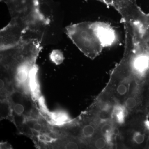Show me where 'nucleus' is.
I'll return each mask as SVG.
<instances>
[{
    "mask_svg": "<svg viewBox=\"0 0 149 149\" xmlns=\"http://www.w3.org/2000/svg\"><path fill=\"white\" fill-rule=\"evenodd\" d=\"M65 33L85 56L94 59L104 49L92 22L70 24L65 28Z\"/></svg>",
    "mask_w": 149,
    "mask_h": 149,
    "instance_id": "nucleus-1",
    "label": "nucleus"
},
{
    "mask_svg": "<svg viewBox=\"0 0 149 149\" xmlns=\"http://www.w3.org/2000/svg\"><path fill=\"white\" fill-rule=\"evenodd\" d=\"M109 6L114 8L116 11L124 5L129 0H97Z\"/></svg>",
    "mask_w": 149,
    "mask_h": 149,
    "instance_id": "nucleus-6",
    "label": "nucleus"
},
{
    "mask_svg": "<svg viewBox=\"0 0 149 149\" xmlns=\"http://www.w3.org/2000/svg\"><path fill=\"white\" fill-rule=\"evenodd\" d=\"M7 119L15 123L14 116L8 98L1 99V120Z\"/></svg>",
    "mask_w": 149,
    "mask_h": 149,
    "instance_id": "nucleus-4",
    "label": "nucleus"
},
{
    "mask_svg": "<svg viewBox=\"0 0 149 149\" xmlns=\"http://www.w3.org/2000/svg\"><path fill=\"white\" fill-rule=\"evenodd\" d=\"M94 28L104 48L111 47L118 44V33L114 27L103 21L93 22Z\"/></svg>",
    "mask_w": 149,
    "mask_h": 149,
    "instance_id": "nucleus-3",
    "label": "nucleus"
},
{
    "mask_svg": "<svg viewBox=\"0 0 149 149\" xmlns=\"http://www.w3.org/2000/svg\"><path fill=\"white\" fill-rule=\"evenodd\" d=\"M1 149H12V147L10 144L7 142H1L0 145Z\"/></svg>",
    "mask_w": 149,
    "mask_h": 149,
    "instance_id": "nucleus-8",
    "label": "nucleus"
},
{
    "mask_svg": "<svg viewBox=\"0 0 149 149\" xmlns=\"http://www.w3.org/2000/svg\"><path fill=\"white\" fill-rule=\"evenodd\" d=\"M148 128L149 130V123L148 124ZM147 148H149V136H148V143H147Z\"/></svg>",
    "mask_w": 149,
    "mask_h": 149,
    "instance_id": "nucleus-9",
    "label": "nucleus"
},
{
    "mask_svg": "<svg viewBox=\"0 0 149 149\" xmlns=\"http://www.w3.org/2000/svg\"><path fill=\"white\" fill-rule=\"evenodd\" d=\"M27 27V23L21 19L11 18L9 24L1 30V50L12 47L22 42Z\"/></svg>",
    "mask_w": 149,
    "mask_h": 149,
    "instance_id": "nucleus-2",
    "label": "nucleus"
},
{
    "mask_svg": "<svg viewBox=\"0 0 149 149\" xmlns=\"http://www.w3.org/2000/svg\"><path fill=\"white\" fill-rule=\"evenodd\" d=\"M90 148L98 149L109 148L106 139L102 135L98 136L93 141Z\"/></svg>",
    "mask_w": 149,
    "mask_h": 149,
    "instance_id": "nucleus-5",
    "label": "nucleus"
},
{
    "mask_svg": "<svg viewBox=\"0 0 149 149\" xmlns=\"http://www.w3.org/2000/svg\"><path fill=\"white\" fill-rule=\"evenodd\" d=\"M50 58L51 60L57 65L61 64L64 59L63 54L61 51L58 50L53 51L50 55Z\"/></svg>",
    "mask_w": 149,
    "mask_h": 149,
    "instance_id": "nucleus-7",
    "label": "nucleus"
}]
</instances>
